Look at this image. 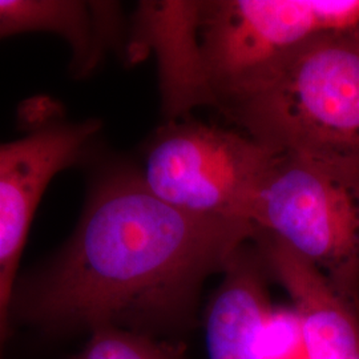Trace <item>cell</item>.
Returning <instances> with one entry per match:
<instances>
[{"mask_svg":"<svg viewBox=\"0 0 359 359\" xmlns=\"http://www.w3.org/2000/svg\"><path fill=\"white\" fill-rule=\"evenodd\" d=\"M257 228L201 217L157 198L137 168L95 175L65 249L15 299L18 314L47 329L118 326L148 333L184 325L201 286L225 271Z\"/></svg>","mask_w":359,"mask_h":359,"instance_id":"1","label":"cell"},{"mask_svg":"<svg viewBox=\"0 0 359 359\" xmlns=\"http://www.w3.org/2000/svg\"><path fill=\"white\" fill-rule=\"evenodd\" d=\"M261 359H308L299 316L293 309H273L259 342Z\"/></svg>","mask_w":359,"mask_h":359,"instance_id":"12","label":"cell"},{"mask_svg":"<svg viewBox=\"0 0 359 359\" xmlns=\"http://www.w3.org/2000/svg\"><path fill=\"white\" fill-rule=\"evenodd\" d=\"M225 112L277 152L359 180V26L313 39Z\"/></svg>","mask_w":359,"mask_h":359,"instance_id":"2","label":"cell"},{"mask_svg":"<svg viewBox=\"0 0 359 359\" xmlns=\"http://www.w3.org/2000/svg\"><path fill=\"white\" fill-rule=\"evenodd\" d=\"M281 154L248 133L179 118L154 132L139 170L168 205L252 222L258 192Z\"/></svg>","mask_w":359,"mask_h":359,"instance_id":"4","label":"cell"},{"mask_svg":"<svg viewBox=\"0 0 359 359\" xmlns=\"http://www.w3.org/2000/svg\"><path fill=\"white\" fill-rule=\"evenodd\" d=\"M203 1H140L130 20L127 59L154 53L158 67L163 114L179 120L198 105H216L200 39Z\"/></svg>","mask_w":359,"mask_h":359,"instance_id":"7","label":"cell"},{"mask_svg":"<svg viewBox=\"0 0 359 359\" xmlns=\"http://www.w3.org/2000/svg\"><path fill=\"white\" fill-rule=\"evenodd\" d=\"M74 359H185L181 345L151 334L118 326L92 330V337Z\"/></svg>","mask_w":359,"mask_h":359,"instance_id":"11","label":"cell"},{"mask_svg":"<svg viewBox=\"0 0 359 359\" xmlns=\"http://www.w3.org/2000/svg\"><path fill=\"white\" fill-rule=\"evenodd\" d=\"M4 154H6V144H1V145H0V163H1L3 158H4Z\"/></svg>","mask_w":359,"mask_h":359,"instance_id":"13","label":"cell"},{"mask_svg":"<svg viewBox=\"0 0 359 359\" xmlns=\"http://www.w3.org/2000/svg\"><path fill=\"white\" fill-rule=\"evenodd\" d=\"M52 32L72 50V71L86 76L120 39L118 6L108 1L0 0V39Z\"/></svg>","mask_w":359,"mask_h":359,"instance_id":"9","label":"cell"},{"mask_svg":"<svg viewBox=\"0 0 359 359\" xmlns=\"http://www.w3.org/2000/svg\"><path fill=\"white\" fill-rule=\"evenodd\" d=\"M100 123L39 118L25 137L6 144L0 163V359L7 337L15 274L34 213L59 172L87 161Z\"/></svg>","mask_w":359,"mask_h":359,"instance_id":"6","label":"cell"},{"mask_svg":"<svg viewBox=\"0 0 359 359\" xmlns=\"http://www.w3.org/2000/svg\"><path fill=\"white\" fill-rule=\"evenodd\" d=\"M265 271L258 249L246 245L226 266L206 314L210 359H261V334L273 310Z\"/></svg>","mask_w":359,"mask_h":359,"instance_id":"10","label":"cell"},{"mask_svg":"<svg viewBox=\"0 0 359 359\" xmlns=\"http://www.w3.org/2000/svg\"><path fill=\"white\" fill-rule=\"evenodd\" d=\"M359 26V0L203 1L200 39L217 107L259 90L309 41Z\"/></svg>","mask_w":359,"mask_h":359,"instance_id":"3","label":"cell"},{"mask_svg":"<svg viewBox=\"0 0 359 359\" xmlns=\"http://www.w3.org/2000/svg\"><path fill=\"white\" fill-rule=\"evenodd\" d=\"M265 266L294 304L308 359H359V310L337 293L320 270L257 231Z\"/></svg>","mask_w":359,"mask_h":359,"instance_id":"8","label":"cell"},{"mask_svg":"<svg viewBox=\"0 0 359 359\" xmlns=\"http://www.w3.org/2000/svg\"><path fill=\"white\" fill-rule=\"evenodd\" d=\"M252 222L359 310V180L281 154L258 192Z\"/></svg>","mask_w":359,"mask_h":359,"instance_id":"5","label":"cell"}]
</instances>
